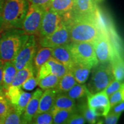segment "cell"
<instances>
[{"mask_svg": "<svg viewBox=\"0 0 124 124\" xmlns=\"http://www.w3.org/2000/svg\"><path fill=\"white\" fill-rule=\"evenodd\" d=\"M69 28L70 43H94L101 34L95 17L63 16Z\"/></svg>", "mask_w": 124, "mask_h": 124, "instance_id": "6da1fadb", "label": "cell"}, {"mask_svg": "<svg viewBox=\"0 0 124 124\" xmlns=\"http://www.w3.org/2000/svg\"><path fill=\"white\" fill-rule=\"evenodd\" d=\"M29 7L28 0H4L0 14V33L12 29H21Z\"/></svg>", "mask_w": 124, "mask_h": 124, "instance_id": "7a4b0ae2", "label": "cell"}, {"mask_svg": "<svg viewBox=\"0 0 124 124\" xmlns=\"http://www.w3.org/2000/svg\"><path fill=\"white\" fill-rule=\"evenodd\" d=\"M21 29H12L0 33V60L13 61L29 38Z\"/></svg>", "mask_w": 124, "mask_h": 124, "instance_id": "3957f363", "label": "cell"}, {"mask_svg": "<svg viewBox=\"0 0 124 124\" xmlns=\"http://www.w3.org/2000/svg\"><path fill=\"white\" fill-rule=\"evenodd\" d=\"M90 80L86 85L89 91L94 94L103 90L114 79L110 63H99L91 69Z\"/></svg>", "mask_w": 124, "mask_h": 124, "instance_id": "277c9868", "label": "cell"}, {"mask_svg": "<svg viewBox=\"0 0 124 124\" xmlns=\"http://www.w3.org/2000/svg\"><path fill=\"white\" fill-rule=\"evenodd\" d=\"M69 46L76 63L89 66L91 69L98 64L93 43L71 42Z\"/></svg>", "mask_w": 124, "mask_h": 124, "instance_id": "5b68a950", "label": "cell"}, {"mask_svg": "<svg viewBox=\"0 0 124 124\" xmlns=\"http://www.w3.org/2000/svg\"><path fill=\"white\" fill-rule=\"evenodd\" d=\"M39 46L38 37L35 35H29L27 42L12 61L17 70L33 62Z\"/></svg>", "mask_w": 124, "mask_h": 124, "instance_id": "8992f818", "label": "cell"}, {"mask_svg": "<svg viewBox=\"0 0 124 124\" xmlns=\"http://www.w3.org/2000/svg\"><path fill=\"white\" fill-rule=\"evenodd\" d=\"M46 9L33 4H29L28 12L23 22L21 29L28 35L38 36L41 20Z\"/></svg>", "mask_w": 124, "mask_h": 124, "instance_id": "52a82bcc", "label": "cell"}, {"mask_svg": "<svg viewBox=\"0 0 124 124\" xmlns=\"http://www.w3.org/2000/svg\"><path fill=\"white\" fill-rule=\"evenodd\" d=\"M40 46L54 48L70 43L69 28L67 21L63 18L56 29L50 35L39 39Z\"/></svg>", "mask_w": 124, "mask_h": 124, "instance_id": "ba28073f", "label": "cell"}, {"mask_svg": "<svg viewBox=\"0 0 124 124\" xmlns=\"http://www.w3.org/2000/svg\"><path fill=\"white\" fill-rule=\"evenodd\" d=\"M87 104L97 117H105L110 109L108 97L102 90L96 93L89 92L86 95Z\"/></svg>", "mask_w": 124, "mask_h": 124, "instance_id": "9c48e42d", "label": "cell"}, {"mask_svg": "<svg viewBox=\"0 0 124 124\" xmlns=\"http://www.w3.org/2000/svg\"><path fill=\"white\" fill-rule=\"evenodd\" d=\"M63 18V16L49 8L46 9L41 20L39 33L38 36L39 39L48 36L53 33L58 28Z\"/></svg>", "mask_w": 124, "mask_h": 124, "instance_id": "30bf717a", "label": "cell"}, {"mask_svg": "<svg viewBox=\"0 0 124 124\" xmlns=\"http://www.w3.org/2000/svg\"><path fill=\"white\" fill-rule=\"evenodd\" d=\"M69 71L64 65L52 58L40 67L37 73L36 77L38 80L46 76L53 74L59 78H62Z\"/></svg>", "mask_w": 124, "mask_h": 124, "instance_id": "8fae6325", "label": "cell"}, {"mask_svg": "<svg viewBox=\"0 0 124 124\" xmlns=\"http://www.w3.org/2000/svg\"><path fill=\"white\" fill-rule=\"evenodd\" d=\"M97 4L94 0H74L71 12L64 16L94 17Z\"/></svg>", "mask_w": 124, "mask_h": 124, "instance_id": "7c38bea8", "label": "cell"}, {"mask_svg": "<svg viewBox=\"0 0 124 124\" xmlns=\"http://www.w3.org/2000/svg\"><path fill=\"white\" fill-rule=\"evenodd\" d=\"M52 56L69 70H71L77 63L69 48V44L52 48Z\"/></svg>", "mask_w": 124, "mask_h": 124, "instance_id": "4fadbf2b", "label": "cell"}, {"mask_svg": "<svg viewBox=\"0 0 124 124\" xmlns=\"http://www.w3.org/2000/svg\"><path fill=\"white\" fill-rule=\"evenodd\" d=\"M43 92L42 90L38 89L32 94V97L21 116L23 124H30L33 117L37 114L40 98Z\"/></svg>", "mask_w": 124, "mask_h": 124, "instance_id": "5bb4252c", "label": "cell"}, {"mask_svg": "<svg viewBox=\"0 0 124 124\" xmlns=\"http://www.w3.org/2000/svg\"><path fill=\"white\" fill-rule=\"evenodd\" d=\"M58 92L55 89L46 90L40 98L37 114L52 110Z\"/></svg>", "mask_w": 124, "mask_h": 124, "instance_id": "9a60e30c", "label": "cell"}, {"mask_svg": "<svg viewBox=\"0 0 124 124\" xmlns=\"http://www.w3.org/2000/svg\"><path fill=\"white\" fill-rule=\"evenodd\" d=\"M52 58V48L45 46L39 48L32 62L36 76L40 67Z\"/></svg>", "mask_w": 124, "mask_h": 124, "instance_id": "2e32d148", "label": "cell"}, {"mask_svg": "<svg viewBox=\"0 0 124 124\" xmlns=\"http://www.w3.org/2000/svg\"><path fill=\"white\" fill-rule=\"evenodd\" d=\"M17 70L14 65L13 62L8 61L3 63V76L2 86L4 91L11 86Z\"/></svg>", "mask_w": 124, "mask_h": 124, "instance_id": "e0dca14e", "label": "cell"}, {"mask_svg": "<svg viewBox=\"0 0 124 124\" xmlns=\"http://www.w3.org/2000/svg\"><path fill=\"white\" fill-rule=\"evenodd\" d=\"M74 3V0H51L48 8L64 16L71 12Z\"/></svg>", "mask_w": 124, "mask_h": 124, "instance_id": "ac0fdd59", "label": "cell"}, {"mask_svg": "<svg viewBox=\"0 0 124 124\" xmlns=\"http://www.w3.org/2000/svg\"><path fill=\"white\" fill-rule=\"evenodd\" d=\"M114 79L123 82L124 79V63L122 54H117L110 62Z\"/></svg>", "mask_w": 124, "mask_h": 124, "instance_id": "d6986e66", "label": "cell"}, {"mask_svg": "<svg viewBox=\"0 0 124 124\" xmlns=\"http://www.w3.org/2000/svg\"><path fill=\"white\" fill-rule=\"evenodd\" d=\"M70 71H71L78 83L84 84L89 79L91 68L89 66L77 63L72 69Z\"/></svg>", "mask_w": 124, "mask_h": 124, "instance_id": "ffe728a7", "label": "cell"}, {"mask_svg": "<svg viewBox=\"0 0 124 124\" xmlns=\"http://www.w3.org/2000/svg\"><path fill=\"white\" fill-rule=\"evenodd\" d=\"M35 75L33 64L31 63L23 69L17 70L12 83V86L21 87V85L29 77Z\"/></svg>", "mask_w": 124, "mask_h": 124, "instance_id": "44dd1931", "label": "cell"}, {"mask_svg": "<svg viewBox=\"0 0 124 124\" xmlns=\"http://www.w3.org/2000/svg\"><path fill=\"white\" fill-rule=\"evenodd\" d=\"M76 108L75 100L70 98L66 93H58L53 108L55 109H74Z\"/></svg>", "mask_w": 124, "mask_h": 124, "instance_id": "7402d4cb", "label": "cell"}, {"mask_svg": "<svg viewBox=\"0 0 124 124\" xmlns=\"http://www.w3.org/2000/svg\"><path fill=\"white\" fill-rule=\"evenodd\" d=\"M77 82L74 78L71 71L69 70L62 78H60L58 86L55 90L58 93H66L77 84Z\"/></svg>", "mask_w": 124, "mask_h": 124, "instance_id": "603a6c76", "label": "cell"}, {"mask_svg": "<svg viewBox=\"0 0 124 124\" xmlns=\"http://www.w3.org/2000/svg\"><path fill=\"white\" fill-rule=\"evenodd\" d=\"M77 108L83 116L86 122H87L89 124H95L98 121V117H97L95 113L89 108L87 102H81Z\"/></svg>", "mask_w": 124, "mask_h": 124, "instance_id": "cb8c5ba5", "label": "cell"}, {"mask_svg": "<svg viewBox=\"0 0 124 124\" xmlns=\"http://www.w3.org/2000/svg\"><path fill=\"white\" fill-rule=\"evenodd\" d=\"M76 110L74 109H55L52 108L53 124H64Z\"/></svg>", "mask_w": 124, "mask_h": 124, "instance_id": "d4e9b609", "label": "cell"}, {"mask_svg": "<svg viewBox=\"0 0 124 124\" xmlns=\"http://www.w3.org/2000/svg\"><path fill=\"white\" fill-rule=\"evenodd\" d=\"M89 91L86 85L77 83L71 87L67 92L65 93L70 98L74 100L83 98L86 96Z\"/></svg>", "mask_w": 124, "mask_h": 124, "instance_id": "484cf974", "label": "cell"}, {"mask_svg": "<svg viewBox=\"0 0 124 124\" xmlns=\"http://www.w3.org/2000/svg\"><path fill=\"white\" fill-rule=\"evenodd\" d=\"M60 78L53 74L46 76L41 79L39 80L38 85L42 90L55 89L58 86Z\"/></svg>", "mask_w": 124, "mask_h": 124, "instance_id": "4316f807", "label": "cell"}, {"mask_svg": "<svg viewBox=\"0 0 124 124\" xmlns=\"http://www.w3.org/2000/svg\"><path fill=\"white\" fill-rule=\"evenodd\" d=\"M22 91L23 90L21 87L11 85L7 90L4 91V92L6 97L9 101L12 106H15L17 103Z\"/></svg>", "mask_w": 124, "mask_h": 124, "instance_id": "83f0119b", "label": "cell"}, {"mask_svg": "<svg viewBox=\"0 0 124 124\" xmlns=\"http://www.w3.org/2000/svg\"><path fill=\"white\" fill-rule=\"evenodd\" d=\"M22 114L18 112L13 106L4 118L3 124H23Z\"/></svg>", "mask_w": 124, "mask_h": 124, "instance_id": "f1b7e54d", "label": "cell"}, {"mask_svg": "<svg viewBox=\"0 0 124 124\" xmlns=\"http://www.w3.org/2000/svg\"><path fill=\"white\" fill-rule=\"evenodd\" d=\"M31 124H53V116L51 111L36 114Z\"/></svg>", "mask_w": 124, "mask_h": 124, "instance_id": "f546056e", "label": "cell"}, {"mask_svg": "<svg viewBox=\"0 0 124 124\" xmlns=\"http://www.w3.org/2000/svg\"><path fill=\"white\" fill-rule=\"evenodd\" d=\"M31 97H32L31 93L25 92L23 90L21 93V95L20 96L19 100H18L17 103L15 106H13V107L18 113L21 114H23Z\"/></svg>", "mask_w": 124, "mask_h": 124, "instance_id": "4dcf8cb0", "label": "cell"}, {"mask_svg": "<svg viewBox=\"0 0 124 124\" xmlns=\"http://www.w3.org/2000/svg\"><path fill=\"white\" fill-rule=\"evenodd\" d=\"M12 105L5 95L4 92L0 94V118H4Z\"/></svg>", "mask_w": 124, "mask_h": 124, "instance_id": "1f68e13d", "label": "cell"}, {"mask_svg": "<svg viewBox=\"0 0 124 124\" xmlns=\"http://www.w3.org/2000/svg\"><path fill=\"white\" fill-rule=\"evenodd\" d=\"M122 87H124V82H121L118 81V80L114 79L110 83L108 84V86L103 90L105 93L107 94V95L108 97L110 96L111 94L114 93L116 91L121 89Z\"/></svg>", "mask_w": 124, "mask_h": 124, "instance_id": "d6a6232c", "label": "cell"}, {"mask_svg": "<svg viewBox=\"0 0 124 124\" xmlns=\"http://www.w3.org/2000/svg\"><path fill=\"white\" fill-rule=\"evenodd\" d=\"M110 108L124 100V87L116 91L108 97Z\"/></svg>", "mask_w": 124, "mask_h": 124, "instance_id": "836d02e7", "label": "cell"}, {"mask_svg": "<svg viewBox=\"0 0 124 124\" xmlns=\"http://www.w3.org/2000/svg\"><path fill=\"white\" fill-rule=\"evenodd\" d=\"M86 121L83 116L78 110L76 108V110L64 124H85Z\"/></svg>", "mask_w": 124, "mask_h": 124, "instance_id": "e575fe53", "label": "cell"}, {"mask_svg": "<svg viewBox=\"0 0 124 124\" xmlns=\"http://www.w3.org/2000/svg\"><path fill=\"white\" fill-rule=\"evenodd\" d=\"M38 79L35 75L29 77L21 85V88L25 90L31 91L33 90L38 85Z\"/></svg>", "mask_w": 124, "mask_h": 124, "instance_id": "d590c367", "label": "cell"}, {"mask_svg": "<svg viewBox=\"0 0 124 124\" xmlns=\"http://www.w3.org/2000/svg\"><path fill=\"white\" fill-rule=\"evenodd\" d=\"M121 115L116 114L114 113L108 112L105 117V124H117Z\"/></svg>", "mask_w": 124, "mask_h": 124, "instance_id": "8d00e7d4", "label": "cell"}, {"mask_svg": "<svg viewBox=\"0 0 124 124\" xmlns=\"http://www.w3.org/2000/svg\"><path fill=\"white\" fill-rule=\"evenodd\" d=\"M29 4H33L39 7L47 9L49 7L51 0H28Z\"/></svg>", "mask_w": 124, "mask_h": 124, "instance_id": "74e56055", "label": "cell"}, {"mask_svg": "<svg viewBox=\"0 0 124 124\" xmlns=\"http://www.w3.org/2000/svg\"><path fill=\"white\" fill-rule=\"evenodd\" d=\"M124 110V102L122 101L118 104L114 105L112 108H110L109 112L114 113L116 114H119L121 115L122 113Z\"/></svg>", "mask_w": 124, "mask_h": 124, "instance_id": "f35d334b", "label": "cell"}, {"mask_svg": "<svg viewBox=\"0 0 124 124\" xmlns=\"http://www.w3.org/2000/svg\"><path fill=\"white\" fill-rule=\"evenodd\" d=\"M3 63H4V62H2L1 60H0V85H2V84Z\"/></svg>", "mask_w": 124, "mask_h": 124, "instance_id": "ab89813d", "label": "cell"}, {"mask_svg": "<svg viewBox=\"0 0 124 124\" xmlns=\"http://www.w3.org/2000/svg\"><path fill=\"white\" fill-rule=\"evenodd\" d=\"M4 2V0H0V14H1V10H2Z\"/></svg>", "mask_w": 124, "mask_h": 124, "instance_id": "60d3db41", "label": "cell"}, {"mask_svg": "<svg viewBox=\"0 0 124 124\" xmlns=\"http://www.w3.org/2000/svg\"><path fill=\"white\" fill-rule=\"evenodd\" d=\"M103 1H104V0H94V1L96 3V4H97V3L102 2H103Z\"/></svg>", "mask_w": 124, "mask_h": 124, "instance_id": "b9f144b4", "label": "cell"}, {"mask_svg": "<svg viewBox=\"0 0 124 124\" xmlns=\"http://www.w3.org/2000/svg\"><path fill=\"white\" fill-rule=\"evenodd\" d=\"M3 92H4V90H3L2 85H0V94H1V93H2Z\"/></svg>", "mask_w": 124, "mask_h": 124, "instance_id": "7bdbcfd3", "label": "cell"}, {"mask_svg": "<svg viewBox=\"0 0 124 124\" xmlns=\"http://www.w3.org/2000/svg\"><path fill=\"white\" fill-rule=\"evenodd\" d=\"M95 124H103V121L102 120L98 121V122Z\"/></svg>", "mask_w": 124, "mask_h": 124, "instance_id": "ee69618b", "label": "cell"}, {"mask_svg": "<svg viewBox=\"0 0 124 124\" xmlns=\"http://www.w3.org/2000/svg\"><path fill=\"white\" fill-rule=\"evenodd\" d=\"M4 118H0V124H3V122H4Z\"/></svg>", "mask_w": 124, "mask_h": 124, "instance_id": "f6af8a7d", "label": "cell"}, {"mask_svg": "<svg viewBox=\"0 0 124 124\" xmlns=\"http://www.w3.org/2000/svg\"></svg>", "mask_w": 124, "mask_h": 124, "instance_id": "bcb514c9", "label": "cell"}]
</instances>
